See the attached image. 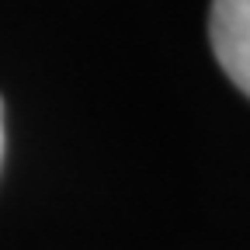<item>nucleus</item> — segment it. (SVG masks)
<instances>
[{"label":"nucleus","instance_id":"2","mask_svg":"<svg viewBox=\"0 0 250 250\" xmlns=\"http://www.w3.org/2000/svg\"><path fill=\"white\" fill-rule=\"evenodd\" d=\"M0 153H4V115H0Z\"/></svg>","mask_w":250,"mask_h":250},{"label":"nucleus","instance_id":"1","mask_svg":"<svg viewBox=\"0 0 250 250\" xmlns=\"http://www.w3.org/2000/svg\"><path fill=\"white\" fill-rule=\"evenodd\" d=\"M208 39L219 66L250 98V0H212Z\"/></svg>","mask_w":250,"mask_h":250}]
</instances>
